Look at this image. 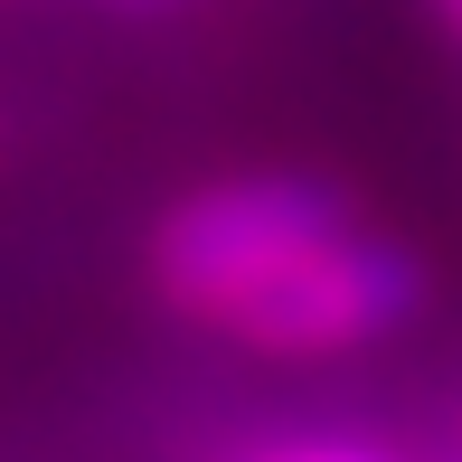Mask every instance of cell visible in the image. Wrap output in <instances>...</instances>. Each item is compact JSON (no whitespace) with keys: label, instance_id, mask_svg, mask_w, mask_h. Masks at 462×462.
<instances>
[{"label":"cell","instance_id":"1","mask_svg":"<svg viewBox=\"0 0 462 462\" xmlns=\"http://www.w3.org/2000/svg\"><path fill=\"white\" fill-rule=\"evenodd\" d=\"M349 226V199L311 171H236L171 199L152 217V283L180 321L226 330L274 274L311 255L321 236Z\"/></svg>","mask_w":462,"mask_h":462},{"label":"cell","instance_id":"4","mask_svg":"<svg viewBox=\"0 0 462 462\" xmlns=\"http://www.w3.org/2000/svg\"><path fill=\"white\" fill-rule=\"evenodd\" d=\"M434 10H444V29H453V38H462V0H434Z\"/></svg>","mask_w":462,"mask_h":462},{"label":"cell","instance_id":"3","mask_svg":"<svg viewBox=\"0 0 462 462\" xmlns=\"http://www.w3.org/2000/svg\"><path fill=\"white\" fill-rule=\"evenodd\" d=\"M245 462H387L396 434L377 425H283V434H245Z\"/></svg>","mask_w":462,"mask_h":462},{"label":"cell","instance_id":"2","mask_svg":"<svg viewBox=\"0 0 462 462\" xmlns=\"http://www.w3.org/2000/svg\"><path fill=\"white\" fill-rule=\"evenodd\" d=\"M425 255L377 226L349 217L340 236H321L292 274H274L255 302L226 321V340L255 349V359H359V349L396 340V330L425 311Z\"/></svg>","mask_w":462,"mask_h":462}]
</instances>
